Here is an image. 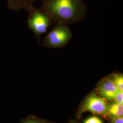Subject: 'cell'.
I'll use <instances>...</instances> for the list:
<instances>
[{
	"mask_svg": "<svg viewBox=\"0 0 123 123\" xmlns=\"http://www.w3.org/2000/svg\"><path fill=\"white\" fill-rule=\"evenodd\" d=\"M114 99L116 103L123 105V92L118 90L116 93Z\"/></svg>",
	"mask_w": 123,
	"mask_h": 123,
	"instance_id": "obj_9",
	"label": "cell"
},
{
	"mask_svg": "<svg viewBox=\"0 0 123 123\" xmlns=\"http://www.w3.org/2000/svg\"><path fill=\"white\" fill-rule=\"evenodd\" d=\"M10 9L15 11L21 9L26 10L29 14L31 13L35 9L33 6V3L36 0H7ZM43 2L44 0H40Z\"/></svg>",
	"mask_w": 123,
	"mask_h": 123,
	"instance_id": "obj_6",
	"label": "cell"
},
{
	"mask_svg": "<svg viewBox=\"0 0 123 123\" xmlns=\"http://www.w3.org/2000/svg\"><path fill=\"white\" fill-rule=\"evenodd\" d=\"M98 88L101 96L108 100L114 99L116 93L118 91L110 78L103 79L98 84Z\"/></svg>",
	"mask_w": 123,
	"mask_h": 123,
	"instance_id": "obj_5",
	"label": "cell"
},
{
	"mask_svg": "<svg viewBox=\"0 0 123 123\" xmlns=\"http://www.w3.org/2000/svg\"><path fill=\"white\" fill-rule=\"evenodd\" d=\"M83 110V111H89L94 114H105L107 113L108 106L103 99L92 94L84 103Z\"/></svg>",
	"mask_w": 123,
	"mask_h": 123,
	"instance_id": "obj_4",
	"label": "cell"
},
{
	"mask_svg": "<svg viewBox=\"0 0 123 123\" xmlns=\"http://www.w3.org/2000/svg\"><path fill=\"white\" fill-rule=\"evenodd\" d=\"M119 91L123 92V76L122 74H114L110 78Z\"/></svg>",
	"mask_w": 123,
	"mask_h": 123,
	"instance_id": "obj_8",
	"label": "cell"
},
{
	"mask_svg": "<svg viewBox=\"0 0 123 123\" xmlns=\"http://www.w3.org/2000/svg\"><path fill=\"white\" fill-rule=\"evenodd\" d=\"M72 37L68 25L57 24L44 38L42 46L51 49L62 48L70 42Z\"/></svg>",
	"mask_w": 123,
	"mask_h": 123,
	"instance_id": "obj_2",
	"label": "cell"
},
{
	"mask_svg": "<svg viewBox=\"0 0 123 123\" xmlns=\"http://www.w3.org/2000/svg\"><path fill=\"white\" fill-rule=\"evenodd\" d=\"M107 113L110 117L114 119L123 116V105L117 103L116 102L112 103L108 107Z\"/></svg>",
	"mask_w": 123,
	"mask_h": 123,
	"instance_id": "obj_7",
	"label": "cell"
},
{
	"mask_svg": "<svg viewBox=\"0 0 123 123\" xmlns=\"http://www.w3.org/2000/svg\"><path fill=\"white\" fill-rule=\"evenodd\" d=\"M40 10L53 24H74L83 20L88 7L83 0H44Z\"/></svg>",
	"mask_w": 123,
	"mask_h": 123,
	"instance_id": "obj_1",
	"label": "cell"
},
{
	"mask_svg": "<svg viewBox=\"0 0 123 123\" xmlns=\"http://www.w3.org/2000/svg\"><path fill=\"white\" fill-rule=\"evenodd\" d=\"M53 23L49 16L40 9H34L29 14L27 26L36 36L39 43L42 34L47 32L48 29Z\"/></svg>",
	"mask_w": 123,
	"mask_h": 123,
	"instance_id": "obj_3",
	"label": "cell"
},
{
	"mask_svg": "<svg viewBox=\"0 0 123 123\" xmlns=\"http://www.w3.org/2000/svg\"><path fill=\"white\" fill-rule=\"evenodd\" d=\"M112 123H123V116L114 119Z\"/></svg>",
	"mask_w": 123,
	"mask_h": 123,
	"instance_id": "obj_11",
	"label": "cell"
},
{
	"mask_svg": "<svg viewBox=\"0 0 123 123\" xmlns=\"http://www.w3.org/2000/svg\"><path fill=\"white\" fill-rule=\"evenodd\" d=\"M84 123H103L102 121L97 117L93 116L86 120Z\"/></svg>",
	"mask_w": 123,
	"mask_h": 123,
	"instance_id": "obj_10",
	"label": "cell"
},
{
	"mask_svg": "<svg viewBox=\"0 0 123 123\" xmlns=\"http://www.w3.org/2000/svg\"><path fill=\"white\" fill-rule=\"evenodd\" d=\"M26 123H38L37 122L35 121H28Z\"/></svg>",
	"mask_w": 123,
	"mask_h": 123,
	"instance_id": "obj_12",
	"label": "cell"
}]
</instances>
